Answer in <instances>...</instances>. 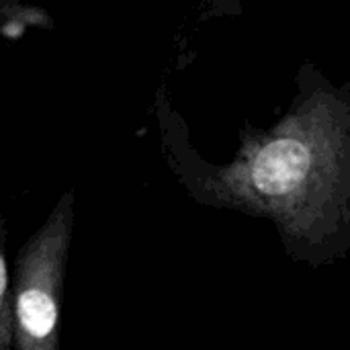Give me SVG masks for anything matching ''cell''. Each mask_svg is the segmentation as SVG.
Instances as JSON below:
<instances>
[{"label": "cell", "mask_w": 350, "mask_h": 350, "mask_svg": "<svg viewBox=\"0 0 350 350\" xmlns=\"http://www.w3.org/2000/svg\"><path fill=\"white\" fill-rule=\"evenodd\" d=\"M76 193H62L45 221L18 248L12 273L14 350H62V314Z\"/></svg>", "instance_id": "7a4b0ae2"}, {"label": "cell", "mask_w": 350, "mask_h": 350, "mask_svg": "<svg viewBox=\"0 0 350 350\" xmlns=\"http://www.w3.org/2000/svg\"><path fill=\"white\" fill-rule=\"evenodd\" d=\"M53 27V16L45 8L21 0H0V39L21 37L29 29L51 31Z\"/></svg>", "instance_id": "3957f363"}, {"label": "cell", "mask_w": 350, "mask_h": 350, "mask_svg": "<svg viewBox=\"0 0 350 350\" xmlns=\"http://www.w3.org/2000/svg\"><path fill=\"white\" fill-rule=\"evenodd\" d=\"M6 215L0 213V350H14L12 320V277L6 260Z\"/></svg>", "instance_id": "277c9868"}, {"label": "cell", "mask_w": 350, "mask_h": 350, "mask_svg": "<svg viewBox=\"0 0 350 350\" xmlns=\"http://www.w3.org/2000/svg\"><path fill=\"white\" fill-rule=\"evenodd\" d=\"M170 168L205 205L275 221L287 252L324 265L350 250V94L320 74L267 131L242 133L226 166L201 162L180 139L164 92L156 100Z\"/></svg>", "instance_id": "6da1fadb"}]
</instances>
